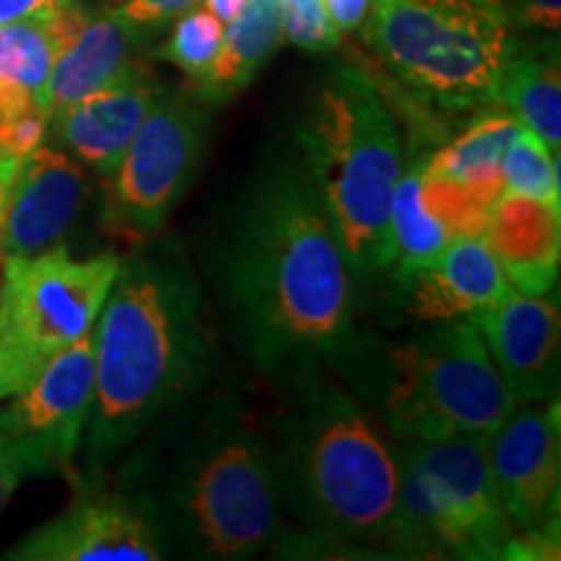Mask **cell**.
<instances>
[{"label": "cell", "mask_w": 561, "mask_h": 561, "mask_svg": "<svg viewBox=\"0 0 561 561\" xmlns=\"http://www.w3.org/2000/svg\"><path fill=\"white\" fill-rule=\"evenodd\" d=\"M206 271L257 375L294 390L362 367L351 265L299 153L265 157L221 208Z\"/></svg>", "instance_id": "cell-1"}, {"label": "cell", "mask_w": 561, "mask_h": 561, "mask_svg": "<svg viewBox=\"0 0 561 561\" xmlns=\"http://www.w3.org/2000/svg\"><path fill=\"white\" fill-rule=\"evenodd\" d=\"M210 371L208 299L180 244H149L121 261L94 325L91 466L100 471L193 405Z\"/></svg>", "instance_id": "cell-2"}, {"label": "cell", "mask_w": 561, "mask_h": 561, "mask_svg": "<svg viewBox=\"0 0 561 561\" xmlns=\"http://www.w3.org/2000/svg\"><path fill=\"white\" fill-rule=\"evenodd\" d=\"M157 430L128 494L170 557L237 561L280 546L284 507L271 442L240 405L201 396Z\"/></svg>", "instance_id": "cell-3"}, {"label": "cell", "mask_w": 561, "mask_h": 561, "mask_svg": "<svg viewBox=\"0 0 561 561\" xmlns=\"http://www.w3.org/2000/svg\"><path fill=\"white\" fill-rule=\"evenodd\" d=\"M301 411L276 445L280 507L333 546H385L398 502V462L364 411L333 385L301 388Z\"/></svg>", "instance_id": "cell-4"}, {"label": "cell", "mask_w": 561, "mask_h": 561, "mask_svg": "<svg viewBox=\"0 0 561 561\" xmlns=\"http://www.w3.org/2000/svg\"><path fill=\"white\" fill-rule=\"evenodd\" d=\"M297 144L351 271L390 268V206L403 174V138L380 89L362 70L339 68L312 91Z\"/></svg>", "instance_id": "cell-5"}, {"label": "cell", "mask_w": 561, "mask_h": 561, "mask_svg": "<svg viewBox=\"0 0 561 561\" xmlns=\"http://www.w3.org/2000/svg\"><path fill=\"white\" fill-rule=\"evenodd\" d=\"M375 53L445 110L496 104L515 37L504 0H371Z\"/></svg>", "instance_id": "cell-6"}, {"label": "cell", "mask_w": 561, "mask_h": 561, "mask_svg": "<svg viewBox=\"0 0 561 561\" xmlns=\"http://www.w3.org/2000/svg\"><path fill=\"white\" fill-rule=\"evenodd\" d=\"M489 434L403 439L388 549L401 557L504 559L515 538L489 468Z\"/></svg>", "instance_id": "cell-7"}, {"label": "cell", "mask_w": 561, "mask_h": 561, "mask_svg": "<svg viewBox=\"0 0 561 561\" xmlns=\"http://www.w3.org/2000/svg\"><path fill=\"white\" fill-rule=\"evenodd\" d=\"M385 419L403 439L494 434L515 411L471 318L437 322L390 351Z\"/></svg>", "instance_id": "cell-8"}, {"label": "cell", "mask_w": 561, "mask_h": 561, "mask_svg": "<svg viewBox=\"0 0 561 561\" xmlns=\"http://www.w3.org/2000/svg\"><path fill=\"white\" fill-rule=\"evenodd\" d=\"M121 257H73L66 248L3 257L0 401L24 390L60 351L94 331Z\"/></svg>", "instance_id": "cell-9"}, {"label": "cell", "mask_w": 561, "mask_h": 561, "mask_svg": "<svg viewBox=\"0 0 561 561\" xmlns=\"http://www.w3.org/2000/svg\"><path fill=\"white\" fill-rule=\"evenodd\" d=\"M206 144L208 117L198 102L159 94L110 174L104 221L133 240L157 234L198 178Z\"/></svg>", "instance_id": "cell-10"}, {"label": "cell", "mask_w": 561, "mask_h": 561, "mask_svg": "<svg viewBox=\"0 0 561 561\" xmlns=\"http://www.w3.org/2000/svg\"><path fill=\"white\" fill-rule=\"evenodd\" d=\"M94 403V331L60 351L0 411V453L24 476L58 473L79 450Z\"/></svg>", "instance_id": "cell-11"}, {"label": "cell", "mask_w": 561, "mask_h": 561, "mask_svg": "<svg viewBox=\"0 0 561 561\" xmlns=\"http://www.w3.org/2000/svg\"><path fill=\"white\" fill-rule=\"evenodd\" d=\"M489 468L504 515L515 533L557 523L559 507V405L517 403L489 434Z\"/></svg>", "instance_id": "cell-12"}, {"label": "cell", "mask_w": 561, "mask_h": 561, "mask_svg": "<svg viewBox=\"0 0 561 561\" xmlns=\"http://www.w3.org/2000/svg\"><path fill=\"white\" fill-rule=\"evenodd\" d=\"M170 557L136 496L91 494L5 551L13 561H159Z\"/></svg>", "instance_id": "cell-13"}, {"label": "cell", "mask_w": 561, "mask_h": 561, "mask_svg": "<svg viewBox=\"0 0 561 561\" xmlns=\"http://www.w3.org/2000/svg\"><path fill=\"white\" fill-rule=\"evenodd\" d=\"M515 403H546L559 390V307L510 289L471 314Z\"/></svg>", "instance_id": "cell-14"}, {"label": "cell", "mask_w": 561, "mask_h": 561, "mask_svg": "<svg viewBox=\"0 0 561 561\" xmlns=\"http://www.w3.org/2000/svg\"><path fill=\"white\" fill-rule=\"evenodd\" d=\"M87 178L68 153L34 149L21 159L0 221V255H37L62 240L79 214Z\"/></svg>", "instance_id": "cell-15"}, {"label": "cell", "mask_w": 561, "mask_h": 561, "mask_svg": "<svg viewBox=\"0 0 561 561\" xmlns=\"http://www.w3.org/2000/svg\"><path fill=\"white\" fill-rule=\"evenodd\" d=\"M159 89L144 70L107 89L83 96L53 117L66 149L100 174H112L128 151L133 136L157 102Z\"/></svg>", "instance_id": "cell-16"}, {"label": "cell", "mask_w": 561, "mask_h": 561, "mask_svg": "<svg viewBox=\"0 0 561 561\" xmlns=\"http://www.w3.org/2000/svg\"><path fill=\"white\" fill-rule=\"evenodd\" d=\"M561 208L504 191L489 210L483 240L515 291L546 297L559 276Z\"/></svg>", "instance_id": "cell-17"}, {"label": "cell", "mask_w": 561, "mask_h": 561, "mask_svg": "<svg viewBox=\"0 0 561 561\" xmlns=\"http://www.w3.org/2000/svg\"><path fill=\"white\" fill-rule=\"evenodd\" d=\"M409 310L424 322L471 318L496 305L512 286L483 237L455 234L430 268L405 278Z\"/></svg>", "instance_id": "cell-18"}, {"label": "cell", "mask_w": 561, "mask_h": 561, "mask_svg": "<svg viewBox=\"0 0 561 561\" xmlns=\"http://www.w3.org/2000/svg\"><path fill=\"white\" fill-rule=\"evenodd\" d=\"M138 32L117 16L115 11L94 13L87 19L79 37L53 60L50 81H47L45 112L53 121L58 112L81 102L94 91L128 79L140 70L136 66Z\"/></svg>", "instance_id": "cell-19"}, {"label": "cell", "mask_w": 561, "mask_h": 561, "mask_svg": "<svg viewBox=\"0 0 561 561\" xmlns=\"http://www.w3.org/2000/svg\"><path fill=\"white\" fill-rule=\"evenodd\" d=\"M284 42L278 0H248L240 16L224 26V39L206 76L198 81L203 102L219 104L255 79Z\"/></svg>", "instance_id": "cell-20"}, {"label": "cell", "mask_w": 561, "mask_h": 561, "mask_svg": "<svg viewBox=\"0 0 561 561\" xmlns=\"http://www.w3.org/2000/svg\"><path fill=\"white\" fill-rule=\"evenodd\" d=\"M496 102L504 104L512 117L536 133L559 153L561 144V70L557 45H512L504 62Z\"/></svg>", "instance_id": "cell-21"}, {"label": "cell", "mask_w": 561, "mask_h": 561, "mask_svg": "<svg viewBox=\"0 0 561 561\" xmlns=\"http://www.w3.org/2000/svg\"><path fill=\"white\" fill-rule=\"evenodd\" d=\"M392 231V263L396 276L405 280L413 273L430 268L453 240V231L445 221L426 208L424 203V161L403 170L392 193L390 206Z\"/></svg>", "instance_id": "cell-22"}, {"label": "cell", "mask_w": 561, "mask_h": 561, "mask_svg": "<svg viewBox=\"0 0 561 561\" xmlns=\"http://www.w3.org/2000/svg\"><path fill=\"white\" fill-rule=\"evenodd\" d=\"M520 130L523 125L510 112L507 115H483L468 125L462 136L450 140L430 161H424V174L453 182L502 178L504 153L515 144Z\"/></svg>", "instance_id": "cell-23"}, {"label": "cell", "mask_w": 561, "mask_h": 561, "mask_svg": "<svg viewBox=\"0 0 561 561\" xmlns=\"http://www.w3.org/2000/svg\"><path fill=\"white\" fill-rule=\"evenodd\" d=\"M55 50L45 26L34 21L0 24V81L26 89L45 110Z\"/></svg>", "instance_id": "cell-24"}, {"label": "cell", "mask_w": 561, "mask_h": 561, "mask_svg": "<svg viewBox=\"0 0 561 561\" xmlns=\"http://www.w3.org/2000/svg\"><path fill=\"white\" fill-rule=\"evenodd\" d=\"M504 193V178L453 182L424 174V203L426 208L447 224L453 234L483 237L489 210Z\"/></svg>", "instance_id": "cell-25"}, {"label": "cell", "mask_w": 561, "mask_h": 561, "mask_svg": "<svg viewBox=\"0 0 561 561\" xmlns=\"http://www.w3.org/2000/svg\"><path fill=\"white\" fill-rule=\"evenodd\" d=\"M504 191L528 195L561 208L559 201V153L551 151L536 133L520 130L502 161Z\"/></svg>", "instance_id": "cell-26"}, {"label": "cell", "mask_w": 561, "mask_h": 561, "mask_svg": "<svg viewBox=\"0 0 561 561\" xmlns=\"http://www.w3.org/2000/svg\"><path fill=\"white\" fill-rule=\"evenodd\" d=\"M224 39V24L206 9H191L182 13L167 45L159 50V58L170 60L182 73L201 81L214 62Z\"/></svg>", "instance_id": "cell-27"}, {"label": "cell", "mask_w": 561, "mask_h": 561, "mask_svg": "<svg viewBox=\"0 0 561 561\" xmlns=\"http://www.w3.org/2000/svg\"><path fill=\"white\" fill-rule=\"evenodd\" d=\"M280 32L284 39L307 53L335 50L341 42L339 30L328 16L322 0H278Z\"/></svg>", "instance_id": "cell-28"}, {"label": "cell", "mask_w": 561, "mask_h": 561, "mask_svg": "<svg viewBox=\"0 0 561 561\" xmlns=\"http://www.w3.org/2000/svg\"><path fill=\"white\" fill-rule=\"evenodd\" d=\"M47 125L50 121L45 110H26L19 115L0 117V153L13 159L30 157L34 149H39Z\"/></svg>", "instance_id": "cell-29"}, {"label": "cell", "mask_w": 561, "mask_h": 561, "mask_svg": "<svg viewBox=\"0 0 561 561\" xmlns=\"http://www.w3.org/2000/svg\"><path fill=\"white\" fill-rule=\"evenodd\" d=\"M203 0H123L117 9H112L125 24L133 26L138 34L161 30L170 21H178Z\"/></svg>", "instance_id": "cell-30"}, {"label": "cell", "mask_w": 561, "mask_h": 561, "mask_svg": "<svg viewBox=\"0 0 561 561\" xmlns=\"http://www.w3.org/2000/svg\"><path fill=\"white\" fill-rule=\"evenodd\" d=\"M504 5L512 24L553 34L561 30V0H504Z\"/></svg>", "instance_id": "cell-31"}, {"label": "cell", "mask_w": 561, "mask_h": 561, "mask_svg": "<svg viewBox=\"0 0 561 561\" xmlns=\"http://www.w3.org/2000/svg\"><path fill=\"white\" fill-rule=\"evenodd\" d=\"M70 3L73 0H0V24H19V21L45 24Z\"/></svg>", "instance_id": "cell-32"}, {"label": "cell", "mask_w": 561, "mask_h": 561, "mask_svg": "<svg viewBox=\"0 0 561 561\" xmlns=\"http://www.w3.org/2000/svg\"><path fill=\"white\" fill-rule=\"evenodd\" d=\"M339 34L356 32L369 19L371 0H322Z\"/></svg>", "instance_id": "cell-33"}, {"label": "cell", "mask_w": 561, "mask_h": 561, "mask_svg": "<svg viewBox=\"0 0 561 561\" xmlns=\"http://www.w3.org/2000/svg\"><path fill=\"white\" fill-rule=\"evenodd\" d=\"M21 481H24V473H21L11 460L0 453V512H3L5 504H9L11 494L16 491Z\"/></svg>", "instance_id": "cell-34"}, {"label": "cell", "mask_w": 561, "mask_h": 561, "mask_svg": "<svg viewBox=\"0 0 561 561\" xmlns=\"http://www.w3.org/2000/svg\"><path fill=\"white\" fill-rule=\"evenodd\" d=\"M19 164H21V159H13V157H5V153H0V221H3L5 203H9V198H11V187H13V180H16V174H19Z\"/></svg>", "instance_id": "cell-35"}, {"label": "cell", "mask_w": 561, "mask_h": 561, "mask_svg": "<svg viewBox=\"0 0 561 561\" xmlns=\"http://www.w3.org/2000/svg\"><path fill=\"white\" fill-rule=\"evenodd\" d=\"M203 3H206L203 9L214 13V16L219 19L224 26H227L229 21H234L237 16H240V11L244 9V3H248V0H203Z\"/></svg>", "instance_id": "cell-36"}]
</instances>
